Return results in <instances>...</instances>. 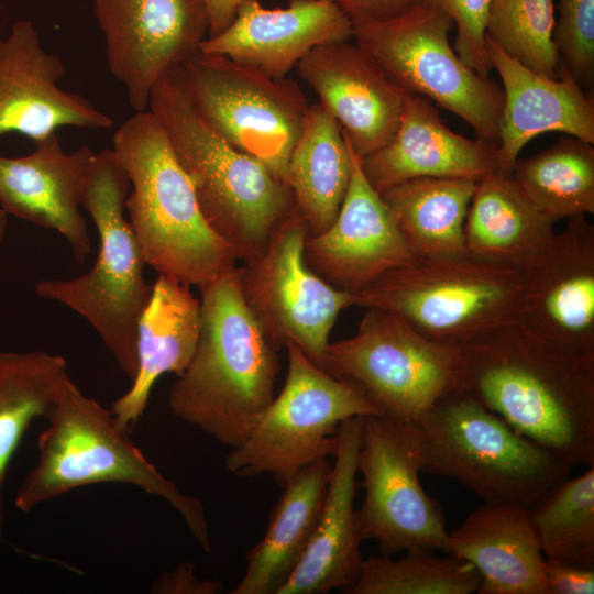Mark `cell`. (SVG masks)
<instances>
[{"mask_svg":"<svg viewBox=\"0 0 594 594\" xmlns=\"http://www.w3.org/2000/svg\"><path fill=\"white\" fill-rule=\"evenodd\" d=\"M66 360L44 351H0V542L4 541L3 485L32 421L46 417L68 382Z\"/></svg>","mask_w":594,"mask_h":594,"instance_id":"31","label":"cell"},{"mask_svg":"<svg viewBox=\"0 0 594 594\" xmlns=\"http://www.w3.org/2000/svg\"><path fill=\"white\" fill-rule=\"evenodd\" d=\"M446 554L476 570L480 594H546L544 558L525 507L482 503L448 532Z\"/></svg>","mask_w":594,"mask_h":594,"instance_id":"25","label":"cell"},{"mask_svg":"<svg viewBox=\"0 0 594 594\" xmlns=\"http://www.w3.org/2000/svg\"><path fill=\"white\" fill-rule=\"evenodd\" d=\"M503 85L498 173L510 175L520 151L541 133L558 131L594 144V98L559 64L558 77L539 74L486 38Z\"/></svg>","mask_w":594,"mask_h":594,"instance_id":"23","label":"cell"},{"mask_svg":"<svg viewBox=\"0 0 594 594\" xmlns=\"http://www.w3.org/2000/svg\"><path fill=\"white\" fill-rule=\"evenodd\" d=\"M288 1L276 9L245 1L230 25L207 37L199 51L283 78L315 47L353 40V23L330 0Z\"/></svg>","mask_w":594,"mask_h":594,"instance_id":"21","label":"cell"},{"mask_svg":"<svg viewBox=\"0 0 594 594\" xmlns=\"http://www.w3.org/2000/svg\"><path fill=\"white\" fill-rule=\"evenodd\" d=\"M105 36L109 70L135 112L147 110L152 89L208 37L204 0H92Z\"/></svg>","mask_w":594,"mask_h":594,"instance_id":"15","label":"cell"},{"mask_svg":"<svg viewBox=\"0 0 594 594\" xmlns=\"http://www.w3.org/2000/svg\"><path fill=\"white\" fill-rule=\"evenodd\" d=\"M360 162L380 194L422 177L479 182L499 167L496 144L455 133L443 123L433 102L414 94L407 95L391 140Z\"/></svg>","mask_w":594,"mask_h":594,"instance_id":"22","label":"cell"},{"mask_svg":"<svg viewBox=\"0 0 594 594\" xmlns=\"http://www.w3.org/2000/svg\"><path fill=\"white\" fill-rule=\"evenodd\" d=\"M64 75L62 58L44 48L33 23L16 21L0 38V136L16 132L35 143L64 127L112 128L87 98L59 87Z\"/></svg>","mask_w":594,"mask_h":594,"instance_id":"17","label":"cell"},{"mask_svg":"<svg viewBox=\"0 0 594 594\" xmlns=\"http://www.w3.org/2000/svg\"><path fill=\"white\" fill-rule=\"evenodd\" d=\"M527 510L544 560L594 568V464Z\"/></svg>","mask_w":594,"mask_h":594,"instance_id":"33","label":"cell"},{"mask_svg":"<svg viewBox=\"0 0 594 594\" xmlns=\"http://www.w3.org/2000/svg\"><path fill=\"white\" fill-rule=\"evenodd\" d=\"M95 157L86 145L65 152L57 133L35 142L25 156H0V208L58 232L78 264L91 250L81 199Z\"/></svg>","mask_w":594,"mask_h":594,"instance_id":"20","label":"cell"},{"mask_svg":"<svg viewBox=\"0 0 594 594\" xmlns=\"http://www.w3.org/2000/svg\"><path fill=\"white\" fill-rule=\"evenodd\" d=\"M223 584L218 580L199 579L194 572V564L185 562L172 571L164 572L152 590L163 594H216Z\"/></svg>","mask_w":594,"mask_h":594,"instance_id":"40","label":"cell"},{"mask_svg":"<svg viewBox=\"0 0 594 594\" xmlns=\"http://www.w3.org/2000/svg\"><path fill=\"white\" fill-rule=\"evenodd\" d=\"M546 594H593L594 568L543 561Z\"/></svg>","mask_w":594,"mask_h":594,"instance_id":"38","label":"cell"},{"mask_svg":"<svg viewBox=\"0 0 594 594\" xmlns=\"http://www.w3.org/2000/svg\"><path fill=\"white\" fill-rule=\"evenodd\" d=\"M552 40L561 64L584 89L594 81V0H559Z\"/></svg>","mask_w":594,"mask_h":594,"instance_id":"36","label":"cell"},{"mask_svg":"<svg viewBox=\"0 0 594 594\" xmlns=\"http://www.w3.org/2000/svg\"><path fill=\"white\" fill-rule=\"evenodd\" d=\"M332 465L319 460L283 486L262 539L246 552V569L231 594H277L300 561L324 502Z\"/></svg>","mask_w":594,"mask_h":594,"instance_id":"28","label":"cell"},{"mask_svg":"<svg viewBox=\"0 0 594 594\" xmlns=\"http://www.w3.org/2000/svg\"><path fill=\"white\" fill-rule=\"evenodd\" d=\"M179 69L196 111L209 128L286 182L288 158L310 106L300 86L201 51Z\"/></svg>","mask_w":594,"mask_h":594,"instance_id":"12","label":"cell"},{"mask_svg":"<svg viewBox=\"0 0 594 594\" xmlns=\"http://www.w3.org/2000/svg\"><path fill=\"white\" fill-rule=\"evenodd\" d=\"M35 465L21 482L14 506L29 513L70 491L101 483L136 486L165 499L199 547L211 552L202 503L165 477L119 426L112 410L85 395L70 380L47 416Z\"/></svg>","mask_w":594,"mask_h":594,"instance_id":"5","label":"cell"},{"mask_svg":"<svg viewBox=\"0 0 594 594\" xmlns=\"http://www.w3.org/2000/svg\"><path fill=\"white\" fill-rule=\"evenodd\" d=\"M147 109L163 124L207 223L237 258L248 263L258 257L296 208L287 183L209 128L187 94L179 66L156 82Z\"/></svg>","mask_w":594,"mask_h":594,"instance_id":"3","label":"cell"},{"mask_svg":"<svg viewBox=\"0 0 594 594\" xmlns=\"http://www.w3.org/2000/svg\"><path fill=\"white\" fill-rule=\"evenodd\" d=\"M199 289L200 334L169 391L168 406L174 416L232 449L275 396L280 348L246 299L243 267L235 265Z\"/></svg>","mask_w":594,"mask_h":594,"instance_id":"2","label":"cell"},{"mask_svg":"<svg viewBox=\"0 0 594 594\" xmlns=\"http://www.w3.org/2000/svg\"><path fill=\"white\" fill-rule=\"evenodd\" d=\"M305 260L323 280L351 294L417 261L353 148L351 180L340 210L328 229L307 235Z\"/></svg>","mask_w":594,"mask_h":594,"instance_id":"18","label":"cell"},{"mask_svg":"<svg viewBox=\"0 0 594 594\" xmlns=\"http://www.w3.org/2000/svg\"><path fill=\"white\" fill-rule=\"evenodd\" d=\"M351 174L352 147L342 128L320 102L310 105L285 178L309 235L323 232L334 221Z\"/></svg>","mask_w":594,"mask_h":594,"instance_id":"29","label":"cell"},{"mask_svg":"<svg viewBox=\"0 0 594 594\" xmlns=\"http://www.w3.org/2000/svg\"><path fill=\"white\" fill-rule=\"evenodd\" d=\"M284 348L288 364L282 391L224 459L231 473L271 474L282 487L304 468L334 457L343 421L382 416L361 391L315 364L296 344Z\"/></svg>","mask_w":594,"mask_h":594,"instance_id":"9","label":"cell"},{"mask_svg":"<svg viewBox=\"0 0 594 594\" xmlns=\"http://www.w3.org/2000/svg\"><path fill=\"white\" fill-rule=\"evenodd\" d=\"M554 223L510 175L493 172L476 183L464 223L465 254L524 274L551 244Z\"/></svg>","mask_w":594,"mask_h":594,"instance_id":"27","label":"cell"},{"mask_svg":"<svg viewBox=\"0 0 594 594\" xmlns=\"http://www.w3.org/2000/svg\"><path fill=\"white\" fill-rule=\"evenodd\" d=\"M322 369L361 391L382 416L418 421L462 389L459 346L431 341L391 310L366 308L354 336L329 343Z\"/></svg>","mask_w":594,"mask_h":594,"instance_id":"10","label":"cell"},{"mask_svg":"<svg viewBox=\"0 0 594 594\" xmlns=\"http://www.w3.org/2000/svg\"><path fill=\"white\" fill-rule=\"evenodd\" d=\"M452 20L421 2L382 21L353 24V41L408 94L464 120L476 138L498 144L503 89L469 67L449 42Z\"/></svg>","mask_w":594,"mask_h":594,"instance_id":"11","label":"cell"},{"mask_svg":"<svg viewBox=\"0 0 594 594\" xmlns=\"http://www.w3.org/2000/svg\"><path fill=\"white\" fill-rule=\"evenodd\" d=\"M422 436L418 421L366 416L358 455L364 498L359 512L363 540L381 554L447 551L440 503L422 486Z\"/></svg>","mask_w":594,"mask_h":594,"instance_id":"13","label":"cell"},{"mask_svg":"<svg viewBox=\"0 0 594 594\" xmlns=\"http://www.w3.org/2000/svg\"><path fill=\"white\" fill-rule=\"evenodd\" d=\"M308 224L295 208L274 230L264 252L243 267L246 299L268 338L296 344L322 367L329 336L352 294L318 276L306 263Z\"/></svg>","mask_w":594,"mask_h":594,"instance_id":"14","label":"cell"},{"mask_svg":"<svg viewBox=\"0 0 594 594\" xmlns=\"http://www.w3.org/2000/svg\"><path fill=\"white\" fill-rule=\"evenodd\" d=\"M443 11L457 26L453 48L475 72L488 76L492 65L486 47V21L491 0H422Z\"/></svg>","mask_w":594,"mask_h":594,"instance_id":"37","label":"cell"},{"mask_svg":"<svg viewBox=\"0 0 594 594\" xmlns=\"http://www.w3.org/2000/svg\"><path fill=\"white\" fill-rule=\"evenodd\" d=\"M129 189L130 180L112 150L96 153L81 199L99 235L95 264L81 276L40 280L35 292L86 319L132 382L139 365V320L152 285L144 277L142 249L124 216Z\"/></svg>","mask_w":594,"mask_h":594,"instance_id":"6","label":"cell"},{"mask_svg":"<svg viewBox=\"0 0 594 594\" xmlns=\"http://www.w3.org/2000/svg\"><path fill=\"white\" fill-rule=\"evenodd\" d=\"M8 227V215L0 208V246L6 238Z\"/></svg>","mask_w":594,"mask_h":594,"instance_id":"42","label":"cell"},{"mask_svg":"<svg viewBox=\"0 0 594 594\" xmlns=\"http://www.w3.org/2000/svg\"><path fill=\"white\" fill-rule=\"evenodd\" d=\"M518 322L560 349L594 353V226L568 219L524 273Z\"/></svg>","mask_w":594,"mask_h":594,"instance_id":"16","label":"cell"},{"mask_svg":"<svg viewBox=\"0 0 594 594\" xmlns=\"http://www.w3.org/2000/svg\"><path fill=\"white\" fill-rule=\"evenodd\" d=\"M410 551L370 556L358 580L344 594H471L477 593L480 575L468 562L453 556Z\"/></svg>","mask_w":594,"mask_h":594,"instance_id":"34","label":"cell"},{"mask_svg":"<svg viewBox=\"0 0 594 594\" xmlns=\"http://www.w3.org/2000/svg\"><path fill=\"white\" fill-rule=\"evenodd\" d=\"M201 305L190 286L158 274L138 326V373L130 389L112 404V413L130 431L144 414L151 391L166 373L188 365L200 334Z\"/></svg>","mask_w":594,"mask_h":594,"instance_id":"26","label":"cell"},{"mask_svg":"<svg viewBox=\"0 0 594 594\" xmlns=\"http://www.w3.org/2000/svg\"><path fill=\"white\" fill-rule=\"evenodd\" d=\"M459 348L462 389L573 466L594 464V353L554 346L519 322Z\"/></svg>","mask_w":594,"mask_h":594,"instance_id":"1","label":"cell"},{"mask_svg":"<svg viewBox=\"0 0 594 594\" xmlns=\"http://www.w3.org/2000/svg\"><path fill=\"white\" fill-rule=\"evenodd\" d=\"M476 183L422 177L381 194L416 260L465 254L464 223Z\"/></svg>","mask_w":594,"mask_h":594,"instance_id":"30","label":"cell"},{"mask_svg":"<svg viewBox=\"0 0 594 594\" xmlns=\"http://www.w3.org/2000/svg\"><path fill=\"white\" fill-rule=\"evenodd\" d=\"M418 424L422 472L459 482L484 504L529 508L574 468L464 389L443 397Z\"/></svg>","mask_w":594,"mask_h":594,"instance_id":"7","label":"cell"},{"mask_svg":"<svg viewBox=\"0 0 594 594\" xmlns=\"http://www.w3.org/2000/svg\"><path fill=\"white\" fill-rule=\"evenodd\" d=\"M364 417L343 421L324 502L310 541L277 594L343 593L359 578L364 558L355 508L358 455Z\"/></svg>","mask_w":594,"mask_h":594,"instance_id":"24","label":"cell"},{"mask_svg":"<svg viewBox=\"0 0 594 594\" xmlns=\"http://www.w3.org/2000/svg\"><path fill=\"white\" fill-rule=\"evenodd\" d=\"M522 292V273L464 254L394 268L352 294V306L391 310L427 339L460 346L518 322Z\"/></svg>","mask_w":594,"mask_h":594,"instance_id":"8","label":"cell"},{"mask_svg":"<svg viewBox=\"0 0 594 594\" xmlns=\"http://www.w3.org/2000/svg\"><path fill=\"white\" fill-rule=\"evenodd\" d=\"M552 0H491L486 38L526 67L558 77Z\"/></svg>","mask_w":594,"mask_h":594,"instance_id":"35","label":"cell"},{"mask_svg":"<svg viewBox=\"0 0 594 594\" xmlns=\"http://www.w3.org/2000/svg\"><path fill=\"white\" fill-rule=\"evenodd\" d=\"M512 178L547 218L557 222L594 213V144L566 135L517 158Z\"/></svg>","mask_w":594,"mask_h":594,"instance_id":"32","label":"cell"},{"mask_svg":"<svg viewBox=\"0 0 594 594\" xmlns=\"http://www.w3.org/2000/svg\"><path fill=\"white\" fill-rule=\"evenodd\" d=\"M353 24L397 16L422 0H330Z\"/></svg>","mask_w":594,"mask_h":594,"instance_id":"39","label":"cell"},{"mask_svg":"<svg viewBox=\"0 0 594 594\" xmlns=\"http://www.w3.org/2000/svg\"><path fill=\"white\" fill-rule=\"evenodd\" d=\"M296 68L360 158L394 135L408 92L354 41L317 46Z\"/></svg>","mask_w":594,"mask_h":594,"instance_id":"19","label":"cell"},{"mask_svg":"<svg viewBox=\"0 0 594 594\" xmlns=\"http://www.w3.org/2000/svg\"><path fill=\"white\" fill-rule=\"evenodd\" d=\"M209 15L208 37L227 29L237 15L239 8L248 0H204Z\"/></svg>","mask_w":594,"mask_h":594,"instance_id":"41","label":"cell"},{"mask_svg":"<svg viewBox=\"0 0 594 594\" xmlns=\"http://www.w3.org/2000/svg\"><path fill=\"white\" fill-rule=\"evenodd\" d=\"M112 145L132 187L125 209L147 265L198 288L235 266L233 250L207 223L155 114L147 109L128 118Z\"/></svg>","mask_w":594,"mask_h":594,"instance_id":"4","label":"cell"}]
</instances>
